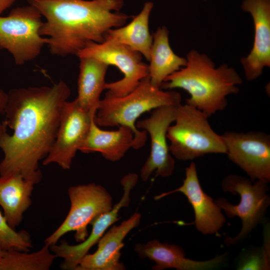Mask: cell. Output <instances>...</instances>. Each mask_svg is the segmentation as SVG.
Segmentation results:
<instances>
[{"mask_svg": "<svg viewBox=\"0 0 270 270\" xmlns=\"http://www.w3.org/2000/svg\"><path fill=\"white\" fill-rule=\"evenodd\" d=\"M181 100L179 92L164 91L152 84L148 75L124 96H117L108 91L100 102L94 120L100 127L126 126L131 128L134 134L132 148L138 150L145 144L148 134L136 127L139 117L162 106L179 105Z\"/></svg>", "mask_w": 270, "mask_h": 270, "instance_id": "4", "label": "cell"}, {"mask_svg": "<svg viewBox=\"0 0 270 270\" xmlns=\"http://www.w3.org/2000/svg\"><path fill=\"white\" fill-rule=\"evenodd\" d=\"M4 251V250L2 248L1 245L0 244V258L3 255Z\"/></svg>", "mask_w": 270, "mask_h": 270, "instance_id": "28", "label": "cell"}, {"mask_svg": "<svg viewBox=\"0 0 270 270\" xmlns=\"http://www.w3.org/2000/svg\"><path fill=\"white\" fill-rule=\"evenodd\" d=\"M241 8L251 14L254 24L252 49L240 58L246 79L252 81L270 67V0H243Z\"/></svg>", "mask_w": 270, "mask_h": 270, "instance_id": "15", "label": "cell"}, {"mask_svg": "<svg viewBox=\"0 0 270 270\" xmlns=\"http://www.w3.org/2000/svg\"><path fill=\"white\" fill-rule=\"evenodd\" d=\"M186 59V66L168 76L160 88L186 91L190 97L186 104L208 117L224 110L228 96L239 92L242 80L238 73L226 64L216 68L209 56L195 50L188 53Z\"/></svg>", "mask_w": 270, "mask_h": 270, "instance_id": "3", "label": "cell"}, {"mask_svg": "<svg viewBox=\"0 0 270 270\" xmlns=\"http://www.w3.org/2000/svg\"><path fill=\"white\" fill-rule=\"evenodd\" d=\"M185 178L179 188L155 196L158 200L175 192H180L187 198L194 214L196 229L203 234H218L226 222L222 210L210 196L202 190L194 162L186 168Z\"/></svg>", "mask_w": 270, "mask_h": 270, "instance_id": "14", "label": "cell"}, {"mask_svg": "<svg viewBox=\"0 0 270 270\" xmlns=\"http://www.w3.org/2000/svg\"><path fill=\"white\" fill-rule=\"evenodd\" d=\"M138 180V176L135 174H129L122 178L121 184L124 192L120 202L110 210L98 216L92 222V232L81 243L70 245L62 240L59 244H56L50 246V250L56 257L63 259L60 266L61 269L75 270L90 249L98 243L107 230L118 220L120 210L129 204L130 192L136 185Z\"/></svg>", "mask_w": 270, "mask_h": 270, "instance_id": "13", "label": "cell"}, {"mask_svg": "<svg viewBox=\"0 0 270 270\" xmlns=\"http://www.w3.org/2000/svg\"><path fill=\"white\" fill-rule=\"evenodd\" d=\"M141 214L134 212L119 225L113 226L98 242L96 250L88 254L75 270H123L126 268L120 262V250L124 239L140 223Z\"/></svg>", "mask_w": 270, "mask_h": 270, "instance_id": "16", "label": "cell"}, {"mask_svg": "<svg viewBox=\"0 0 270 270\" xmlns=\"http://www.w3.org/2000/svg\"><path fill=\"white\" fill-rule=\"evenodd\" d=\"M70 210L62 224L44 240L48 246L57 244L68 232H75L77 242L88 236V226L101 214L112 208V199L102 186L95 183L72 186L68 190Z\"/></svg>", "mask_w": 270, "mask_h": 270, "instance_id": "8", "label": "cell"}, {"mask_svg": "<svg viewBox=\"0 0 270 270\" xmlns=\"http://www.w3.org/2000/svg\"><path fill=\"white\" fill-rule=\"evenodd\" d=\"M270 268V261L265 258L262 248L244 254L237 266L240 270H268Z\"/></svg>", "mask_w": 270, "mask_h": 270, "instance_id": "25", "label": "cell"}, {"mask_svg": "<svg viewBox=\"0 0 270 270\" xmlns=\"http://www.w3.org/2000/svg\"><path fill=\"white\" fill-rule=\"evenodd\" d=\"M26 0L45 18L40 34L50 53L60 56H76L89 42H103L109 30L130 17L119 12L124 0Z\"/></svg>", "mask_w": 270, "mask_h": 270, "instance_id": "2", "label": "cell"}, {"mask_svg": "<svg viewBox=\"0 0 270 270\" xmlns=\"http://www.w3.org/2000/svg\"><path fill=\"white\" fill-rule=\"evenodd\" d=\"M56 258L45 244L32 253L10 248L4 250L0 258V270H48Z\"/></svg>", "mask_w": 270, "mask_h": 270, "instance_id": "23", "label": "cell"}, {"mask_svg": "<svg viewBox=\"0 0 270 270\" xmlns=\"http://www.w3.org/2000/svg\"><path fill=\"white\" fill-rule=\"evenodd\" d=\"M153 8L152 2H146L140 12L129 24L109 30L104 41L126 46L140 52L149 61L153 40L149 30V18Z\"/></svg>", "mask_w": 270, "mask_h": 270, "instance_id": "20", "label": "cell"}, {"mask_svg": "<svg viewBox=\"0 0 270 270\" xmlns=\"http://www.w3.org/2000/svg\"><path fill=\"white\" fill-rule=\"evenodd\" d=\"M208 118L186 104L177 106L174 124L166 134L170 152L175 158L188 160L210 154H226L222 137L214 130Z\"/></svg>", "mask_w": 270, "mask_h": 270, "instance_id": "5", "label": "cell"}, {"mask_svg": "<svg viewBox=\"0 0 270 270\" xmlns=\"http://www.w3.org/2000/svg\"><path fill=\"white\" fill-rule=\"evenodd\" d=\"M228 159L252 181L270 182V136L264 132H226L222 135Z\"/></svg>", "mask_w": 270, "mask_h": 270, "instance_id": "11", "label": "cell"}, {"mask_svg": "<svg viewBox=\"0 0 270 270\" xmlns=\"http://www.w3.org/2000/svg\"><path fill=\"white\" fill-rule=\"evenodd\" d=\"M16 0H0V16L10 8Z\"/></svg>", "mask_w": 270, "mask_h": 270, "instance_id": "27", "label": "cell"}, {"mask_svg": "<svg viewBox=\"0 0 270 270\" xmlns=\"http://www.w3.org/2000/svg\"><path fill=\"white\" fill-rule=\"evenodd\" d=\"M78 96L80 106L87 110H97L100 94L105 90V76L108 66L90 57L79 58Z\"/></svg>", "mask_w": 270, "mask_h": 270, "instance_id": "22", "label": "cell"}, {"mask_svg": "<svg viewBox=\"0 0 270 270\" xmlns=\"http://www.w3.org/2000/svg\"><path fill=\"white\" fill-rule=\"evenodd\" d=\"M96 110L82 108L76 98L66 101L62 107L54 144L44 159V166L58 164L64 170L70 168L73 158L86 139Z\"/></svg>", "mask_w": 270, "mask_h": 270, "instance_id": "10", "label": "cell"}, {"mask_svg": "<svg viewBox=\"0 0 270 270\" xmlns=\"http://www.w3.org/2000/svg\"><path fill=\"white\" fill-rule=\"evenodd\" d=\"M71 94L62 80L52 86L10 90L0 123V148L4 158L0 176L21 174L37 184L42 174L39 162L51 150L59 127L62 109Z\"/></svg>", "mask_w": 270, "mask_h": 270, "instance_id": "1", "label": "cell"}, {"mask_svg": "<svg viewBox=\"0 0 270 270\" xmlns=\"http://www.w3.org/2000/svg\"><path fill=\"white\" fill-rule=\"evenodd\" d=\"M168 36V30L165 26L158 28L152 36L148 75L152 84L160 88L168 76L186 64V58L176 55L172 50Z\"/></svg>", "mask_w": 270, "mask_h": 270, "instance_id": "21", "label": "cell"}, {"mask_svg": "<svg viewBox=\"0 0 270 270\" xmlns=\"http://www.w3.org/2000/svg\"><path fill=\"white\" fill-rule=\"evenodd\" d=\"M7 100L8 93H6L2 90L0 89V114H4Z\"/></svg>", "mask_w": 270, "mask_h": 270, "instance_id": "26", "label": "cell"}, {"mask_svg": "<svg viewBox=\"0 0 270 270\" xmlns=\"http://www.w3.org/2000/svg\"><path fill=\"white\" fill-rule=\"evenodd\" d=\"M42 18L30 4L13 8L6 16H0V49L8 52L16 64L34 60L47 45L48 38L40 32Z\"/></svg>", "mask_w": 270, "mask_h": 270, "instance_id": "7", "label": "cell"}, {"mask_svg": "<svg viewBox=\"0 0 270 270\" xmlns=\"http://www.w3.org/2000/svg\"><path fill=\"white\" fill-rule=\"evenodd\" d=\"M92 119L87 136L79 150L84 153L98 152L112 162L120 160L134 144L133 130L126 126H120L114 130L100 128Z\"/></svg>", "mask_w": 270, "mask_h": 270, "instance_id": "18", "label": "cell"}, {"mask_svg": "<svg viewBox=\"0 0 270 270\" xmlns=\"http://www.w3.org/2000/svg\"><path fill=\"white\" fill-rule=\"evenodd\" d=\"M134 250L142 258L154 262V270L174 268L177 270H208L219 268L226 260V254L217 255L206 260H196L186 257L184 249L176 244L162 243L152 240L135 245Z\"/></svg>", "mask_w": 270, "mask_h": 270, "instance_id": "17", "label": "cell"}, {"mask_svg": "<svg viewBox=\"0 0 270 270\" xmlns=\"http://www.w3.org/2000/svg\"><path fill=\"white\" fill-rule=\"evenodd\" d=\"M0 244L4 250L14 248L26 252L32 247L28 233L24 230L16 232L8 225L0 212Z\"/></svg>", "mask_w": 270, "mask_h": 270, "instance_id": "24", "label": "cell"}, {"mask_svg": "<svg viewBox=\"0 0 270 270\" xmlns=\"http://www.w3.org/2000/svg\"><path fill=\"white\" fill-rule=\"evenodd\" d=\"M178 106L156 108L149 117L136 122V127L145 130L150 138V154L140 170V178L144 181L154 172L156 176L166 178L174 170L175 162L169 150L166 134L168 127L175 120Z\"/></svg>", "mask_w": 270, "mask_h": 270, "instance_id": "12", "label": "cell"}, {"mask_svg": "<svg viewBox=\"0 0 270 270\" xmlns=\"http://www.w3.org/2000/svg\"><path fill=\"white\" fill-rule=\"evenodd\" d=\"M268 184L261 180L252 182L250 178L238 174H229L222 182L224 192L238 194L240 202L232 204L226 199L220 198L215 202L230 218L238 217L242 220V228L234 236H225L227 246L236 244L243 241L264 220L270 204L268 193Z\"/></svg>", "mask_w": 270, "mask_h": 270, "instance_id": "6", "label": "cell"}, {"mask_svg": "<svg viewBox=\"0 0 270 270\" xmlns=\"http://www.w3.org/2000/svg\"><path fill=\"white\" fill-rule=\"evenodd\" d=\"M76 56L78 58H92L108 66H116L122 73L123 78L106 83L105 89L117 96H124L132 92L149 74L148 65L142 62V55L119 43L110 41L102 43L89 42Z\"/></svg>", "mask_w": 270, "mask_h": 270, "instance_id": "9", "label": "cell"}, {"mask_svg": "<svg viewBox=\"0 0 270 270\" xmlns=\"http://www.w3.org/2000/svg\"><path fill=\"white\" fill-rule=\"evenodd\" d=\"M34 184L18 174L0 176V206L12 228L20 224L24 213L31 205Z\"/></svg>", "mask_w": 270, "mask_h": 270, "instance_id": "19", "label": "cell"}]
</instances>
